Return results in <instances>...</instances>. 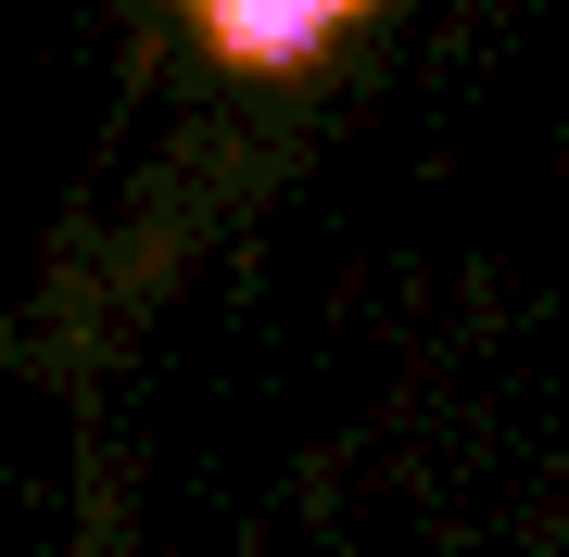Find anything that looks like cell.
<instances>
[{
	"instance_id": "1",
	"label": "cell",
	"mask_w": 569,
	"mask_h": 557,
	"mask_svg": "<svg viewBox=\"0 0 569 557\" xmlns=\"http://www.w3.org/2000/svg\"><path fill=\"white\" fill-rule=\"evenodd\" d=\"M190 39H203L228 77H317L329 51L355 39L367 13H392V0H178Z\"/></svg>"
}]
</instances>
